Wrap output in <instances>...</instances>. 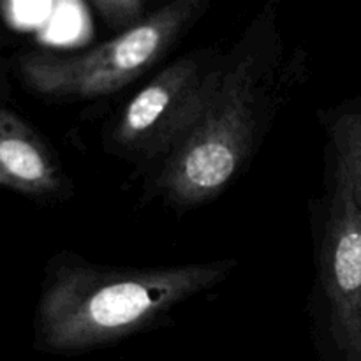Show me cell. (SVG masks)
I'll use <instances>...</instances> for the list:
<instances>
[{"mask_svg":"<svg viewBox=\"0 0 361 361\" xmlns=\"http://www.w3.org/2000/svg\"><path fill=\"white\" fill-rule=\"evenodd\" d=\"M307 74V53L286 48L277 2L264 4L226 49L221 74L189 126L140 175L143 196L178 214L222 196L247 171Z\"/></svg>","mask_w":361,"mask_h":361,"instance_id":"cell-1","label":"cell"},{"mask_svg":"<svg viewBox=\"0 0 361 361\" xmlns=\"http://www.w3.org/2000/svg\"><path fill=\"white\" fill-rule=\"evenodd\" d=\"M236 264V259H219L116 268L59 252L46 267L35 310V345L76 355L164 326L183 303L224 284Z\"/></svg>","mask_w":361,"mask_h":361,"instance_id":"cell-2","label":"cell"},{"mask_svg":"<svg viewBox=\"0 0 361 361\" xmlns=\"http://www.w3.org/2000/svg\"><path fill=\"white\" fill-rule=\"evenodd\" d=\"M210 0H173L155 7L141 25L81 51L34 49L18 60L25 87L48 101L109 97L150 73L208 13Z\"/></svg>","mask_w":361,"mask_h":361,"instance_id":"cell-3","label":"cell"},{"mask_svg":"<svg viewBox=\"0 0 361 361\" xmlns=\"http://www.w3.org/2000/svg\"><path fill=\"white\" fill-rule=\"evenodd\" d=\"M326 155L324 190L312 201L310 331L323 361H361V203L342 162Z\"/></svg>","mask_w":361,"mask_h":361,"instance_id":"cell-4","label":"cell"},{"mask_svg":"<svg viewBox=\"0 0 361 361\" xmlns=\"http://www.w3.org/2000/svg\"><path fill=\"white\" fill-rule=\"evenodd\" d=\"M226 51L190 49L155 73L118 106L102 127L106 154L147 171L180 136L214 88Z\"/></svg>","mask_w":361,"mask_h":361,"instance_id":"cell-5","label":"cell"},{"mask_svg":"<svg viewBox=\"0 0 361 361\" xmlns=\"http://www.w3.org/2000/svg\"><path fill=\"white\" fill-rule=\"evenodd\" d=\"M0 189L39 201L73 196V182L51 145L14 111L0 108Z\"/></svg>","mask_w":361,"mask_h":361,"instance_id":"cell-6","label":"cell"},{"mask_svg":"<svg viewBox=\"0 0 361 361\" xmlns=\"http://www.w3.org/2000/svg\"><path fill=\"white\" fill-rule=\"evenodd\" d=\"M328 148L349 173L361 203V95L317 111Z\"/></svg>","mask_w":361,"mask_h":361,"instance_id":"cell-7","label":"cell"},{"mask_svg":"<svg viewBox=\"0 0 361 361\" xmlns=\"http://www.w3.org/2000/svg\"><path fill=\"white\" fill-rule=\"evenodd\" d=\"M88 6L113 35L133 30L155 11L148 0H94Z\"/></svg>","mask_w":361,"mask_h":361,"instance_id":"cell-8","label":"cell"}]
</instances>
